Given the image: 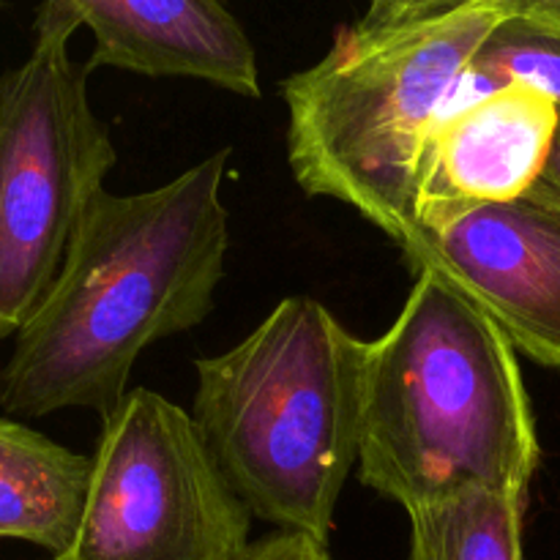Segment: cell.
I'll return each mask as SVG.
<instances>
[{
    "label": "cell",
    "instance_id": "cell-8",
    "mask_svg": "<svg viewBox=\"0 0 560 560\" xmlns=\"http://www.w3.org/2000/svg\"><path fill=\"white\" fill-rule=\"evenodd\" d=\"M558 126L556 98L523 82L459 98L427 140L416 180V230L443 228L476 208L528 195L545 173Z\"/></svg>",
    "mask_w": 560,
    "mask_h": 560
},
{
    "label": "cell",
    "instance_id": "cell-9",
    "mask_svg": "<svg viewBox=\"0 0 560 560\" xmlns=\"http://www.w3.org/2000/svg\"><path fill=\"white\" fill-rule=\"evenodd\" d=\"M93 33L88 71L186 77L260 98V69L244 25L217 0H71Z\"/></svg>",
    "mask_w": 560,
    "mask_h": 560
},
{
    "label": "cell",
    "instance_id": "cell-1",
    "mask_svg": "<svg viewBox=\"0 0 560 560\" xmlns=\"http://www.w3.org/2000/svg\"><path fill=\"white\" fill-rule=\"evenodd\" d=\"M230 148L137 195L102 191L63 268L0 370V408L42 419L66 408L113 416L142 350L213 310L230 246L222 184Z\"/></svg>",
    "mask_w": 560,
    "mask_h": 560
},
{
    "label": "cell",
    "instance_id": "cell-14",
    "mask_svg": "<svg viewBox=\"0 0 560 560\" xmlns=\"http://www.w3.org/2000/svg\"><path fill=\"white\" fill-rule=\"evenodd\" d=\"M528 195L536 197V200L550 202V206L560 208V126L556 135V145H552L550 159H547L545 173H541L539 184H536Z\"/></svg>",
    "mask_w": 560,
    "mask_h": 560
},
{
    "label": "cell",
    "instance_id": "cell-7",
    "mask_svg": "<svg viewBox=\"0 0 560 560\" xmlns=\"http://www.w3.org/2000/svg\"><path fill=\"white\" fill-rule=\"evenodd\" d=\"M402 255L479 306L517 353L560 366V208L530 195L476 208L416 230Z\"/></svg>",
    "mask_w": 560,
    "mask_h": 560
},
{
    "label": "cell",
    "instance_id": "cell-11",
    "mask_svg": "<svg viewBox=\"0 0 560 560\" xmlns=\"http://www.w3.org/2000/svg\"><path fill=\"white\" fill-rule=\"evenodd\" d=\"M528 501L490 487H463L408 512V560H528Z\"/></svg>",
    "mask_w": 560,
    "mask_h": 560
},
{
    "label": "cell",
    "instance_id": "cell-10",
    "mask_svg": "<svg viewBox=\"0 0 560 560\" xmlns=\"http://www.w3.org/2000/svg\"><path fill=\"white\" fill-rule=\"evenodd\" d=\"M93 457L0 416V539L66 556L80 534Z\"/></svg>",
    "mask_w": 560,
    "mask_h": 560
},
{
    "label": "cell",
    "instance_id": "cell-6",
    "mask_svg": "<svg viewBox=\"0 0 560 560\" xmlns=\"http://www.w3.org/2000/svg\"><path fill=\"white\" fill-rule=\"evenodd\" d=\"M249 528L191 413L131 388L102 424L80 534L52 560H244Z\"/></svg>",
    "mask_w": 560,
    "mask_h": 560
},
{
    "label": "cell",
    "instance_id": "cell-5",
    "mask_svg": "<svg viewBox=\"0 0 560 560\" xmlns=\"http://www.w3.org/2000/svg\"><path fill=\"white\" fill-rule=\"evenodd\" d=\"M80 27L71 0L38 5L31 55L0 74V342L49 293L118 159L69 52Z\"/></svg>",
    "mask_w": 560,
    "mask_h": 560
},
{
    "label": "cell",
    "instance_id": "cell-3",
    "mask_svg": "<svg viewBox=\"0 0 560 560\" xmlns=\"http://www.w3.org/2000/svg\"><path fill=\"white\" fill-rule=\"evenodd\" d=\"M541 448L501 328L419 271L383 337L366 342L359 479L405 512L463 487L528 501Z\"/></svg>",
    "mask_w": 560,
    "mask_h": 560
},
{
    "label": "cell",
    "instance_id": "cell-12",
    "mask_svg": "<svg viewBox=\"0 0 560 560\" xmlns=\"http://www.w3.org/2000/svg\"><path fill=\"white\" fill-rule=\"evenodd\" d=\"M474 58L463 96L523 82L556 98L560 107V31L528 14L517 0Z\"/></svg>",
    "mask_w": 560,
    "mask_h": 560
},
{
    "label": "cell",
    "instance_id": "cell-2",
    "mask_svg": "<svg viewBox=\"0 0 560 560\" xmlns=\"http://www.w3.org/2000/svg\"><path fill=\"white\" fill-rule=\"evenodd\" d=\"M506 11V0H377L339 27L315 66L279 82L295 184L350 206L402 249L427 140Z\"/></svg>",
    "mask_w": 560,
    "mask_h": 560
},
{
    "label": "cell",
    "instance_id": "cell-15",
    "mask_svg": "<svg viewBox=\"0 0 560 560\" xmlns=\"http://www.w3.org/2000/svg\"><path fill=\"white\" fill-rule=\"evenodd\" d=\"M528 14L539 16L547 25L558 27L560 31V0H517Z\"/></svg>",
    "mask_w": 560,
    "mask_h": 560
},
{
    "label": "cell",
    "instance_id": "cell-4",
    "mask_svg": "<svg viewBox=\"0 0 560 560\" xmlns=\"http://www.w3.org/2000/svg\"><path fill=\"white\" fill-rule=\"evenodd\" d=\"M366 342L310 295L279 301L235 348L195 361V419L252 517L328 545L359 465Z\"/></svg>",
    "mask_w": 560,
    "mask_h": 560
},
{
    "label": "cell",
    "instance_id": "cell-13",
    "mask_svg": "<svg viewBox=\"0 0 560 560\" xmlns=\"http://www.w3.org/2000/svg\"><path fill=\"white\" fill-rule=\"evenodd\" d=\"M244 560H331V556H328V545H320L310 536L277 530L252 545Z\"/></svg>",
    "mask_w": 560,
    "mask_h": 560
}]
</instances>
